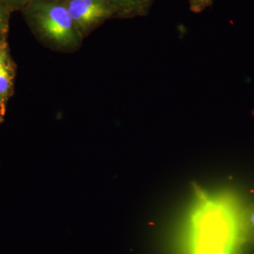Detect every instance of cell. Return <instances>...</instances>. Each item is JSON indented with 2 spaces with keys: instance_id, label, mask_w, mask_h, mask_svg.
Instances as JSON below:
<instances>
[{
  "instance_id": "cell-1",
  "label": "cell",
  "mask_w": 254,
  "mask_h": 254,
  "mask_svg": "<svg viewBox=\"0 0 254 254\" xmlns=\"http://www.w3.org/2000/svg\"><path fill=\"white\" fill-rule=\"evenodd\" d=\"M25 9L31 26L46 41L63 48L79 44L81 37L64 2L31 0Z\"/></svg>"
},
{
  "instance_id": "cell-4",
  "label": "cell",
  "mask_w": 254,
  "mask_h": 254,
  "mask_svg": "<svg viewBox=\"0 0 254 254\" xmlns=\"http://www.w3.org/2000/svg\"><path fill=\"white\" fill-rule=\"evenodd\" d=\"M14 68L4 43L0 46V101L9 96L14 79Z\"/></svg>"
},
{
  "instance_id": "cell-7",
  "label": "cell",
  "mask_w": 254,
  "mask_h": 254,
  "mask_svg": "<svg viewBox=\"0 0 254 254\" xmlns=\"http://www.w3.org/2000/svg\"><path fill=\"white\" fill-rule=\"evenodd\" d=\"M31 0H0V3L14 6H27L28 3Z\"/></svg>"
},
{
  "instance_id": "cell-2",
  "label": "cell",
  "mask_w": 254,
  "mask_h": 254,
  "mask_svg": "<svg viewBox=\"0 0 254 254\" xmlns=\"http://www.w3.org/2000/svg\"><path fill=\"white\" fill-rule=\"evenodd\" d=\"M64 4L81 38L115 16L109 0H65Z\"/></svg>"
},
{
  "instance_id": "cell-3",
  "label": "cell",
  "mask_w": 254,
  "mask_h": 254,
  "mask_svg": "<svg viewBox=\"0 0 254 254\" xmlns=\"http://www.w3.org/2000/svg\"><path fill=\"white\" fill-rule=\"evenodd\" d=\"M109 1L115 9V16L126 18L145 16L154 0H109Z\"/></svg>"
},
{
  "instance_id": "cell-5",
  "label": "cell",
  "mask_w": 254,
  "mask_h": 254,
  "mask_svg": "<svg viewBox=\"0 0 254 254\" xmlns=\"http://www.w3.org/2000/svg\"><path fill=\"white\" fill-rule=\"evenodd\" d=\"M241 230L245 242L254 245V202L246 207L242 214Z\"/></svg>"
},
{
  "instance_id": "cell-6",
  "label": "cell",
  "mask_w": 254,
  "mask_h": 254,
  "mask_svg": "<svg viewBox=\"0 0 254 254\" xmlns=\"http://www.w3.org/2000/svg\"><path fill=\"white\" fill-rule=\"evenodd\" d=\"M188 1L190 2V11L196 14L204 11L213 3V0H188Z\"/></svg>"
},
{
  "instance_id": "cell-10",
  "label": "cell",
  "mask_w": 254,
  "mask_h": 254,
  "mask_svg": "<svg viewBox=\"0 0 254 254\" xmlns=\"http://www.w3.org/2000/svg\"><path fill=\"white\" fill-rule=\"evenodd\" d=\"M46 1H60V2H64L65 0H46Z\"/></svg>"
},
{
  "instance_id": "cell-8",
  "label": "cell",
  "mask_w": 254,
  "mask_h": 254,
  "mask_svg": "<svg viewBox=\"0 0 254 254\" xmlns=\"http://www.w3.org/2000/svg\"><path fill=\"white\" fill-rule=\"evenodd\" d=\"M7 28V18L4 10L0 8V32H4Z\"/></svg>"
},
{
  "instance_id": "cell-9",
  "label": "cell",
  "mask_w": 254,
  "mask_h": 254,
  "mask_svg": "<svg viewBox=\"0 0 254 254\" xmlns=\"http://www.w3.org/2000/svg\"><path fill=\"white\" fill-rule=\"evenodd\" d=\"M236 254L232 250H224L221 251V252H217L216 254Z\"/></svg>"
}]
</instances>
